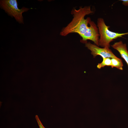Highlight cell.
Wrapping results in <instances>:
<instances>
[{
	"label": "cell",
	"mask_w": 128,
	"mask_h": 128,
	"mask_svg": "<svg viewBox=\"0 0 128 128\" xmlns=\"http://www.w3.org/2000/svg\"><path fill=\"white\" fill-rule=\"evenodd\" d=\"M90 6L80 7L77 9H73L71 14L73 18L71 21L60 32V35L65 36L71 33L78 34L82 37L80 42L86 43L88 40L94 42L99 46L100 35L97 25L90 17L84 18L87 15L93 13Z\"/></svg>",
	"instance_id": "1"
},
{
	"label": "cell",
	"mask_w": 128,
	"mask_h": 128,
	"mask_svg": "<svg viewBox=\"0 0 128 128\" xmlns=\"http://www.w3.org/2000/svg\"><path fill=\"white\" fill-rule=\"evenodd\" d=\"M97 26L100 35L99 45L103 48H109L110 43L114 40L128 34V32L120 33L110 31L109 29L110 27L106 25L102 18L98 19Z\"/></svg>",
	"instance_id": "2"
},
{
	"label": "cell",
	"mask_w": 128,
	"mask_h": 128,
	"mask_svg": "<svg viewBox=\"0 0 128 128\" xmlns=\"http://www.w3.org/2000/svg\"><path fill=\"white\" fill-rule=\"evenodd\" d=\"M0 6L9 15L14 18L20 23H24L22 13L27 11L30 9L23 7L21 9L18 7L16 0H1Z\"/></svg>",
	"instance_id": "3"
},
{
	"label": "cell",
	"mask_w": 128,
	"mask_h": 128,
	"mask_svg": "<svg viewBox=\"0 0 128 128\" xmlns=\"http://www.w3.org/2000/svg\"><path fill=\"white\" fill-rule=\"evenodd\" d=\"M85 46L91 51V54L94 58L99 55L103 58H118L109 48H101L95 44L87 42L85 44Z\"/></svg>",
	"instance_id": "4"
},
{
	"label": "cell",
	"mask_w": 128,
	"mask_h": 128,
	"mask_svg": "<svg viewBox=\"0 0 128 128\" xmlns=\"http://www.w3.org/2000/svg\"><path fill=\"white\" fill-rule=\"evenodd\" d=\"M111 46L118 51L122 57L125 61L128 67V51L126 44L120 41L114 43Z\"/></svg>",
	"instance_id": "5"
},
{
	"label": "cell",
	"mask_w": 128,
	"mask_h": 128,
	"mask_svg": "<svg viewBox=\"0 0 128 128\" xmlns=\"http://www.w3.org/2000/svg\"><path fill=\"white\" fill-rule=\"evenodd\" d=\"M111 61V66L112 68L115 67L119 69L123 70V64L121 59L119 58H112Z\"/></svg>",
	"instance_id": "6"
},
{
	"label": "cell",
	"mask_w": 128,
	"mask_h": 128,
	"mask_svg": "<svg viewBox=\"0 0 128 128\" xmlns=\"http://www.w3.org/2000/svg\"><path fill=\"white\" fill-rule=\"evenodd\" d=\"M103 60L102 62L98 63L97 67L98 68L101 69L105 66H111V59L109 58H103Z\"/></svg>",
	"instance_id": "7"
},
{
	"label": "cell",
	"mask_w": 128,
	"mask_h": 128,
	"mask_svg": "<svg viewBox=\"0 0 128 128\" xmlns=\"http://www.w3.org/2000/svg\"><path fill=\"white\" fill-rule=\"evenodd\" d=\"M35 118L37 121L39 128H45L42 123L37 115L35 116Z\"/></svg>",
	"instance_id": "8"
},
{
	"label": "cell",
	"mask_w": 128,
	"mask_h": 128,
	"mask_svg": "<svg viewBox=\"0 0 128 128\" xmlns=\"http://www.w3.org/2000/svg\"><path fill=\"white\" fill-rule=\"evenodd\" d=\"M122 2V4L125 6H128V0H120Z\"/></svg>",
	"instance_id": "9"
}]
</instances>
